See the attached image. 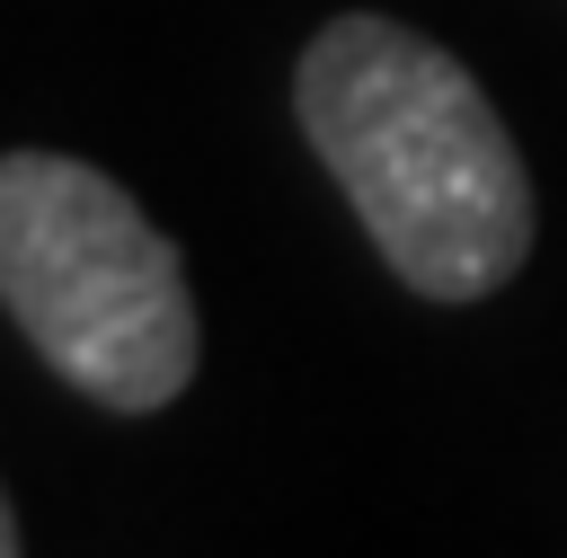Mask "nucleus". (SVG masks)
Wrapping results in <instances>:
<instances>
[{
	"label": "nucleus",
	"instance_id": "1",
	"mask_svg": "<svg viewBox=\"0 0 567 558\" xmlns=\"http://www.w3.org/2000/svg\"><path fill=\"white\" fill-rule=\"evenodd\" d=\"M292 115L408 292L478 301L532 257L523 151L434 35L372 9L328 18L292 62Z\"/></svg>",
	"mask_w": 567,
	"mask_h": 558
},
{
	"label": "nucleus",
	"instance_id": "3",
	"mask_svg": "<svg viewBox=\"0 0 567 558\" xmlns=\"http://www.w3.org/2000/svg\"><path fill=\"white\" fill-rule=\"evenodd\" d=\"M0 558H18V505H9V487H0Z\"/></svg>",
	"mask_w": 567,
	"mask_h": 558
},
{
	"label": "nucleus",
	"instance_id": "2",
	"mask_svg": "<svg viewBox=\"0 0 567 558\" xmlns=\"http://www.w3.org/2000/svg\"><path fill=\"white\" fill-rule=\"evenodd\" d=\"M0 310L115 416L168 407L204 354L177 239L71 151H0Z\"/></svg>",
	"mask_w": 567,
	"mask_h": 558
}]
</instances>
